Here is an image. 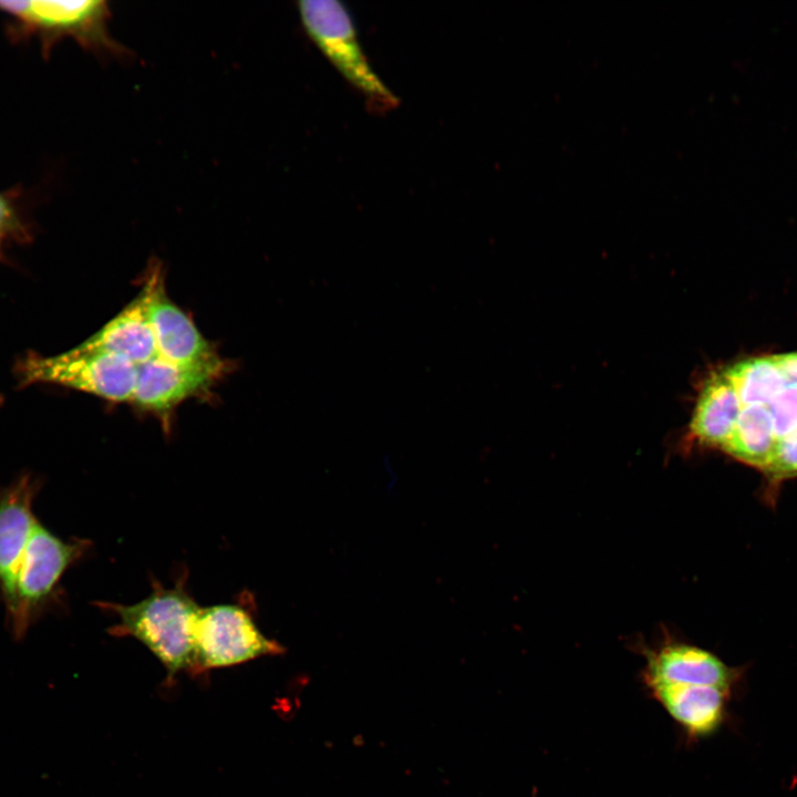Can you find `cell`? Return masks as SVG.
Listing matches in <instances>:
<instances>
[{"label": "cell", "instance_id": "cell-1", "mask_svg": "<svg viewBox=\"0 0 797 797\" xmlns=\"http://www.w3.org/2000/svg\"><path fill=\"white\" fill-rule=\"evenodd\" d=\"M185 579L184 575L172 588L154 580L152 592L133 604L100 603L117 617L108 632L138 640L169 676L195 671V627L201 607L186 590Z\"/></svg>", "mask_w": 797, "mask_h": 797}, {"label": "cell", "instance_id": "cell-2", "mask_svg": "<svg viewBox=\"0 0 797 797\" xmlns=\"http://www.w3.org/2000/svg\"><path fill=\"white\" fill-rule=\"evenodd\" d=\"M0 12L11 18L10 38L15 41L37 38L44 55L65 38H72L100 56L124 59L130 55L108 31L111 11L106 1H0Z\"/></svg>", "mask_w": 797, "mask_h": 797}, {"label": "cell", "instance_id": "cell-3", "mask_svg": "<svg viewBox=\"0 0 797 797\" xmlns=\"http://www.w3.org/2000/svg\"><path fill=\"white\" fill-rule=\"evenodd\" d=\"M302 25L337 71L379 112L398 105L397 96L371 66L345 6L335 0L298 2Z\"/></svg>", "mask_w": 797, "mask_h": 797}, {"label": "cell", "instance_id": "cell-4", "mask_svg": "<svg viewBox=\"0 0 797 797\" xmlns=\"http://www.w3.org/2000/svg\"><path fill=\"white\" fill-rule=\"evenodd\" d=\"M18 371L27 384L60 385L114 403L132 402L137 379V365L132 362L76 346L51 356L30 354L19 363Z\"/></svg>", "mask_w": 797, "mask_h": 797}, {"label": "cell", "instance_id": "cell-5", "mask_svg": "<svg viewBox=\"0 0 797 797\" xmlns=\"http://www.w3.org/2000/svg\"><path fill=\"white\" fill-rule=\"evenodd\" d=\"M284 652L240 603L201 607L195 627V672L227 667Z\"/></svg>", "mask_w": 797, "mask_h": 797}, {"label": "cell", "instance_id": "cell-6", "mask_svg": "<svg viewBox=\"0 0 797 797\" xmlns=\"http://www.w3.org/2000/svg\"><path fill=\"white\" fill-rule=\"evenodd\" d=\"M89 545L82 539L63 540L35 522L19 565L14 603L8 612L15 636H23L38 609L53 593L66 569L85 553Z\"/></svg>", "mask_w": 797, "mask_h": 797}, {"label": "cell", "instance_id": "cell-7", "mask_svg": "<svg viewBox=\"0 0 797 797\" xmlns=\"http://www.w3.org/2000/svg\"><path fill=\"white\" fill-rule=\"evenodd\" d=\"M224 366L219 355L194 364H177L156 356L137 366L132 402L167 424L178 405L210 389Z\"/></svg>", "mask_w": 797, "mask_h": 797}, {"label": "cell", "instance_id": "cell-8", "mask_svg": "<svg viewBox=\"0 0 797 797\" xmlns=\"http://www.w3.org/2000/svg\"><path fill=\"white\" fill-rule=\"evenodd\" d=\"M161 268L151 270L148 317L157 356L177 364H194L218 356L192 318L168 297Z\"/></svg>", "mask_w": 797, "mask_h": 797}, {"label": "cell", "instance_id": "cell-9", "mask_svg": "<svg viewBox=\"0 0 797 797\" xmlns=\"http://www.w3.org/2000/svg\"><path fill=\"white\" fill-rule=\"evenodd\" d=\"M641 672L644 685L652 683L716 686L729 691L736 680L734 669L700 646L667 642L645 649Z\"/></svg>", "mask_w": 797, "mask_h": 797}, {"label": "cell", "instance_id": "cell-10", "mask_svg": "<svg viewBox=\"0 0 797 797\" xmlns=\"http://www.w3.org/2000/svg\"><path fill=\"white\" fill-rule=\"evenodd\" d=\"M38 489L37 480L25 475L0 495V588L8 612L14 603L19 565L38 521L32 514Z\"/></svg>", "mask_w": 797, "mask_h": 797}, {"label": "cell", "instance_id": "cell-11", "mask_svg": "<svg viewBox=\"0 0 797 797\" xmlns=\"http://www.w3.org/2000/svg\"><path fill=\"white\" fill-rule=\"evenodd\" d=\"M644 686L689 741L713 735L725 720L729 691L716 686L665 683Z\"/></svg>", "mask_w": 797, "mask_h": 797}, {"label": "cell", "instance_id": "cell-12", "mask_svg": "<svg viewBox=\"0 0 797 797\" xmlns=\"http://www.w3.org/2000/svg\"><path fill=\"white\" fill-rule=\"evenodd\" d=\"M149 281L114 318L76 348L100 351L142 365L157 356L148 317Z\"/></svg>", "mask_w": 797, "mask_h": 797}, {"label": "cell", "instance_id": "cell-13", "mask_svg": "<svg viewBox=\"0 0 797 797\" xmlns=\"http://www.w3.org/2000/svg\"><path fill=\"white\" fill-rule=\"evenodd\" d=\"M742 403L726 371L704 385L691 422V435L702 445L723 448L738 421Z\"/></svg>", "mask_w": 797, "mask_h": 797}, {"label": "cell", "instance_id": "cell-14", "mask_svg": "<svg viewBox=\"0 0 797 797\" xmlns=\"http://www.w3.org/2000/svg\"><path fill=\"white\" fill-rule=\"evenodd\" d=\"M775 446L776 438L767 406L752 404L742 407L735 429L722 449L765 472L773 459Z\"/></svg>", "mask_w": 797, "mask_h": 797}, {"label": "cell", "instance_id": "cell-15", "mask_svg": "<svg viewBox=\"0 0 797 797\" xmlns=\"http://www.w3.org/2000/svg\"><path fill=\"white\" fill-rule=\"evenodd\" d=\"M725 371L743 406L768 404L786 383L775 355L748 359Z\"/></svg>", "mask_w": 797, "mask_h": 797}, {"label": "cell", "instance_id": "cell-16", "mask_svg": "<svg viewBox=\"0 0 797 797\" xmlns=\"http://www.w3.org/2000/svg\"><path fill=\"white\" fill-rule=\"evenodd\" d=\"M766 406L770 413L777 443L797 426V386L785 383Z\"/></svg>", "mask_w": 797, "mask_h": 797}, {"label": "cell", "instance_id": "cell-17", "mask_svg": "<svg viewBox=\"0 0 797 797\" xmlns=\"http://www.w3.org/2000/svg\"><path fill=\"white\" fill-rule=\"evenodd\" d=\"M765 473L776 482L797 477V426L776 443L773 459Z\"/></svg>", "mask_w": 797, "mask_h": 797}, {"label": "cell", "instance_id": "cell-18", "mask_svg": "<svg viewBox=\"0 0 797 797\" xmlns=\"http://www.w3.org/2000/svg\"><path fill=\"white\" fill-rule=\"evenodd\" d=\"M22 231V220L11 196L0 193V249L3 242Z\"/></svg>", "mask_w": 797, "mask_h": 797}, {"label": "cell", "instance_id": "cell-19", "mask_svg": "<svg viewBox=\"0 0 797 797\" xmlns=\"http://www.w3.org/2000/svg\"><path fill=\"white\" fill-rule=\"evenodd\" d=\"M775 356L785 382L797 386V352Z\"/></svg>", "mask_w": 797, "mask_h": 797}]
</instances>
